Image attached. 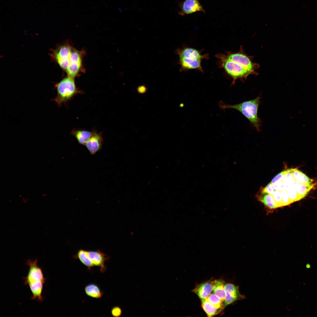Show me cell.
Here are the masks:
<instances>
[{
  "label": "cell",
  "instance_id": "9",
  "mask_svg": "<svg viewBox=\"0 0 317 317\" xmlns=\"http://www.w3.org/2000/svg\"><path fill=\"white\" fill-rule=\"evenodd\" d=\"M225 308L236 301L242 299L244 296L240 292L239 287L231 283L226 284L225 287Z\"/></svg>",
  "mask_w": 317,
  "mask_h": 317
},
{
  "label": "cell",
  "instance_id": "17",
  "mask_svg": "<svg viewBox=\"0 0 317 317\" xmlns=\"http://www.w3.org/2000/svg\"><path fill=\"white\" fill-rule=\"evenodd\" d=\"M226 283L221 279H216L213 281V293L224 302L225 297V287Z\"/></svg>",
  "mask_w": 317,
  "mask_h": 317
},
{
  "label": "cell",
  "instance_id": "20",
  "mask_svg": "<svg viewBox=\"0 0 317 317\" xmlns=\"http://www.w3.org/2000/svg\"><path fill=\"white\" fill-rule=\"evenodd\" d=\"M201 307L208 317H213L222 311L216 308L206 299L201 301Z\"/></svg>",
  "mask_w": 317,
  "mask_h": 317
},
{
  "label": "cell",
  "instance_id": "28",
  "mask_svg": "<svg viewBox=\"0 0 317 317\" xmlns=\"http://www.w3.org/2000/svg\"><path fill=\"white\" fill-rule=\"evenodd\" d=\"M262 189L263 191L272 195L276 190L274 187L273 184L271 183H269L265 188Z\"/></svg>",
  "mask_w": 317,
  "mask_h": 317
},
{
  "label": "cell",
  "instance_id": "5",
  "mask_svg": "<svg viewBox=\"0 0 317 317\" xmlns=\"http://www.w3.org/2000/svg\"><path fill=\"white\" fill-rule=\"evenodd\" d=\"M225 54L229 59L240 64L252 75H257L258 73L256 70L259 68V64L253 62L252 57L247 55L245 53L242 46L240 47V50L238 52H227Z\"/></svg>",
  "mask_w": 317,
  "mask_h": 317
},
{
  "label": "cell",
  "instance_id": "29",
  "mask_svg": "<svg viewBox=\"0 0 317 317\" xmlns=\"http://www.w3.org/2000/svg\"><path fill=\"white\" fill-rule=\"evenodd\" d=\"M111 314L112 316L115 317L119 316L121 314V310L118 306L113 307L111 311Z\"/></svg>",
  "mask_w": 317,
  "mask_h": 317
},
{
  "label": "cell",
  "instance_id": "31",
  "mask_svg": "<svg viewBox=\"0 0 317 317\" xmlns=\"http://www.w3.org/2000/svg\"><path fill=\"white\" fill-rule=\"evenodd\" d=\"M146 90V87L144 86H139L138 88V91L141 93H144L145 91Z\"/></svg>",
  "mask_w": 317,
  "mask_h": 317
},
{
  "label": "cell",
  "instance_id": "4",
  "mask_svg": "<svg viewBox=\"0 0 317 317\" xmlns=\"http://www.w3.org/2000/svg\"><path fill=\"white\" fill-rule=\"evenodd\" d=\"M55 87L57 93L54 100L59 106L66 103L76 95L84 93L76 86L74 78L68 75L57 83Z\"/></svg>",
  "mask_w": 317,
  "mask_h": 317
},
{
  "label": "cell",
  "instance_id": "25",
  "mask_svg": "<svg viewBox=\"0 0 317 317\" xmlns=\"http://www.w3.org/2000/svg\"><path fill=\"white\" fill-rule=\"evenodd\" d=\"M272 195L279 207H283L281 191L276 190Z\"/></svg>",
  "mask_w": 317,
  "mask_h": 317
},
{
  "label": "cell",
  "instance_id": "1",
  "mask_svg": "<svg viewBox=\"0 0 317 317\" xmlns=\"http://www.w3.org/2000/svg\"><path fill=\"white\" fill-rule=\"evenodd\" d=\"M260 99L259 96L254 99L234 105L227 104L220 101L218 105L222 110L232 109L239 111L248 120L258 131H260L261 121L258 115V111Z\"/></svg>",
  "mask_w": 317,
  "mask_h": 317
},
{
  "label": "cell",
  "instance_id": "24",
  "mask_svg": "<svg viewBox=\"0 0 317 317\" xmlns=\"http://www.w3.org/2000/svg\"><path fill=\"white\" fill-rule=\"evenodd\" d=\"M286 191L291 203L301 199L292 185L288 187Z\"/></svg>",
  "mask_w": 317,
  "mask_h": 317
},
{
  "label": "cell",
  "instance_id": "13",
  "mask_svg": "<svg viewBox=\"0 0 317 317\" xmlns=\"http://www.w3.org/2000/svg\"><path fill=\"white\" fill-rule=\"evenodd\" d=\"M213 281L210 280L199 284L193 290L201 301L207 299L213 291Z\"/></svg>",
  "mask_w": 317,
  "mask_h": 317
},
{
  "label": "cell",
  "instance_id": "2",
  "mask_svg": "<svg viewBox=\"0 0 317 317\" xmlns=\"http://www.w3.org/2000/svg\"><path fill=\"white\" fill-rule=\"evenodd\" d=\"M176 52L181 70L195 69L203 72L201 62L203 59L208 58L207 54L202 55L200 51L189 47L178 48Z\"/></svg>",
  "mask_w": 317,
  "mask_h": 317
},
{
  "label": "cell",
  "instance_id": "10",
  "mask_svg": "<svg viewBox=\"0 0 317 317\" xmlns=\"http://www.w3.org/2000/svg\"><path fill=\"white\" fill-rule=\"evenodd\" d=\"M179 14L182 15L199 11L205 12L199 0H183L179 4Z\"/></svg>",
  "mask_w": 317,
  "mask_h": 317
},
{
  "label": "cell",
  "instance_id": "23",
  "mask_svg": "<svg viewBox=\"0 0 317 317\" xmlns=\"http://www.w3.org/2000/svg\"><path fill=\"white\" fill-rule=\"evenodd\" d=\"M281 180L288 186H291L293 184L295 181L291 172L290 169H288L284 171V174Z\"/></svg>",
  "mask_w": 317,
  "mask_h": 317
},
{
  "label": "cell",
  "instance_id": "16",
  "mask_svg": "<svg viewBox=\"0 0 317 317\" xmlns=\"http://www.w3.org/2000/svg\"><path fill=\"white\" fill-rule=\"evenodd\" d=\"M257 198L258 200L268 209L273 210L279 207L272 195L263 191L262 188L260 194L258 195Z\"/></svg>",
  "mask_w": 317,
  "mask_h": 317
},
{
  "label": "cell",
  "instance_id": "22",
  "mask_svg": "<svg viewBox=\"0 0 317 317\" xmlns=\"http://www.w3.org/2000/svg\"><path fill=\"white\" fill-rule=\"evenodd\" d=\"M206 299L217 309L222 311L225 308L224 302L214 293H211Z\"/></svg>",
  "mask_w": 317,
  "mask_h": 317
},
{
  "label": "cell",
  "instance_id": "6",
  "mask_svg": "<svg viewBox=\"0 0 317 317\" xmlns=\"http://www.w3.org/2000/svg\"><path fill=\"white\" fill-rule=\"evenodd\" d=\"M85 54L83 50L79 51L72 48L70 57V63L66 72L68 76L74 78L84 71L82 59Z\"/></svg>",
  "mask_w": 317,
  "mask_h": 317
},
{
  "label": "cell",
  "instance_id": "18",
  "mask_svg": "<svg viewBox=\"0 0 317 317\" xmlns=\"http://www.w3.org/2000/svg\"><path fill=\"white\" fill-rule=\"evenodd\" d=\"M73 257L78 259L89 270H90L91 268L94 266L89 257L87 251L80 249L73 256Z\"/></svg>",
  "mask_w": 317,
  "mask_h": 317
},
{
  "label": "cell",
  "instance_id": "19",
  "mask_svg": "<svg viewBox=\"0 0 317 317\" xmlns=\"http://www.w3.org/2000/svg\"><path fill=\"white\" fill-rule=\"evenodd\" d=\"M84 290L86 294L93 298L100 299L103 294L99 287L96 284L90 283L87 284L85 287Z\"/></svg>",
  "mask_w": 317,
  "mask_h": 317
},
{
  "label": "cell",
  "instance_id": "21",
  "mask_svg": "<svg viewBox=\"0 0 317 317\" xmlns=\"http://www.w3.org/2000/svg\"><path fill=\"white\" fill-rule=\"evenodd\" d=\"M292 185L301 199L305 197L312 188L306 185L299 183L295 181Z\"/></svg>",
  "mask_w": 317,
  "mask_h": 317
},
{
  "label": "cell",
  "instance_id": "30",
  "mask_svg": "<svg viewBox=\"0 0 317 317\" xmlns=\"http://www.w3.org/2000/svg\"><path fill=\"white\" fill-rule=\"evenodd\" d=\"M284 173V171L278 173L272 179L270 183L272 184H274L276 183L281 181Z\"/></svg>",
  "mask_w": 317,
  "mask_h": 317
},
{
  "label": "cell",
  "instance_id": "12",
  "mask_svg": "<svg viewBox=\"0 0 317 317\" xmlns=\"http://www.w3.org/2000/svg\"><path fill=\"white\" fill-rule=\"evenodd\" d=\"M88 253L94 266L99 267L101 273L104 272L107 269L105 263L109 259V257L99 250L88 251Z\"/></svg>",
  "mask_w": 317,
  "mask_h": 317
},
{
  "label": "cell",
  "instance_id": "8",
  "mask_svg": "<svg viewBox=\"0 0 317 317\" xmlns=\"http://www.w3.org/2000/svg\"><path fill=\"white\" fill-rule=\"evenodd\" d=\"M72 48L68 43L62 45L53 52V56L60 67L66 71L69 66Z\"/></svg>",
  "mask_w": 317,
  "mask_h": 317
},
{
  "label": "cell",
  "instance_id": "3",
  "mask_svg": "<svg viewBox=\"0 0 317 317\" xmlns=\"http://www.w3.org/2000/svg\"><path fill=\"white\" fill-rule=\"evenodd\" d=\"M215 57L218 59L219 66L223 68L232 79V85L235 84L237 79L243 81L252 75L239 63L227 58L225 54H217Z\"/></svg>",
  "mask_w": 317,
  "mask_h": 317
},
{
  "label": "cell",
  "instance_id": "15",
  "mask_svg": "<svg viewBox=\"0 0 317 317\" xmlns=\"http://www.w3.org/2000/svg\"><path fill=\"white\" fill-rule=\"evenodd\" d=\"M290 171L295 181L298 183L306 185L313 188L315 185L313 183V180L310 179L306 175L296 168H291Z\"/></svg>",
  "mask_w": 317,
  "mask_h": 317
},
{
  "label": "cell",
  "instance_id": "11",
  "mask_svg": "<svg viewBox=\"0 0 317 317\" xmlns=\"http://www.w3.org/2000/svg\"><path fill=\"white\" fill-rule=\"evenodd\" d=\"M103 141L102 132L98 133L94 129L92 135L85 146L91 154L95 155L101 149Z\"/></svg>",
  "mask_w": 317,
  "mask_h": 317
},
{
  "label": "cell",
  "instance_id": "27",
  "mask_svg": "<svg viewBox=\"0 0 317 317\" xmlns=\"http://www.w3.org/2000/svg\"><path fill=\"white\" fill-rule=\"evenodd\" d=\"M275 189L280 191L286 190L288 186H286L281 180L273 184Z\"/></svg>",
  "mask_w": 317,
  "mask_h": 317
},
{
  "label": "cell",
  "instance_id": "7",
  "mask_svg": "<svg viewBox=\"0 0 317 317\" xmlns=\"http://www.w3.org/2000/svg\"><path fill=\"white\" fill-rule=\"evenodd\" d=\"M37 261V259L34 260L28 259L26 261L29 266V270L24 279V284L28 286L40 282L45 283V279L41 269L38 265Z\"/></svg>",
  "mask_w": 317,
  "mask_h": 317
},
{
  "label": "cell",
  "instance_id": "14",
  "mask_svg": "<svg viewBox=\"0 0 317 317\" xmlns=\"http://www.w3.org/2000/svg\"><path fill=\"white\" fill-rule=\"evenodd\" d=\"M94 131V129L90 131L83 129H72L70 134L75 138L79 144L85 146Z\"/></svg>",
  "mask_w": 317,
  "mask_h": 317
},
{
  "label": "cell",
  "instance_id": "26",
  "mask_svg": "<svg viewBox=\"0 0 317 317\" xmlns=\"http://www.w3.org/2000/svg\"><path fill=\"white\" fill-rule=\"evenodd\" d=\"M283 206L291 203L286 190L281 191Z\"/></svg>",
  "mask_w": 317,
  "mask_h": 317
}]
</instances>
